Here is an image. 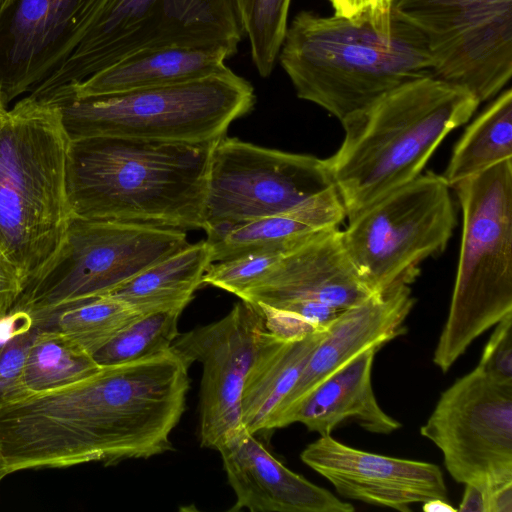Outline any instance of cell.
Wrapping results in <instances>:
<instances>
[{"label":"cell","instance_id":"6da1fadb","mask_svg":"<svg viewBox=\"0 0 512 512\" xmlns=\"http://www.w3.org/2000/svg\"><path fill=\"white\" fill-rule=\"evenodd\" d=\"M189 367L171 349L101 366L67 386L0 409V451L8 474L147 459L171 449L185 410Z\"/></svg>","mask_w":512,"mask_h":512},{"label":"cell","instance_id":"7a4b0ae2","mask_svg":"<svg viewBox=\"0 0 512 512\" xmlns=\"http://www.w3.org/2000/svg\"><path fill=\"white\" fill-rule=\"evenodd\" d=\"M277 61L298 98L340 122L398 86L433 75L426 37L393 9L353 18L301 11L287 26Z\"/></svg>","mask_w":512,"mask_h":512},{"label":"cell","instance_id":"3957f363","mask_svg":"<svg viewBox=\"0 0 512 512\" xmlns=\"http://www.w3.org/2000/svg\"><path fill=\"white\" fill-rule=\"evenodd\" d=\"M215 142L70 139L66 188L72 217L203 229Z\"/></svg>","mask_w":512,"mask_h":512},{"label":"cell","instance_id":"277c9868","mask_svg":"<svg viewBox=\"0 0 512 512\" xmlns=\"http://www.w3.org/2000/svg\"><path fill=\"white\" fill-rule=\"evenodd\" d=\"M479 104L467 90L428 75L342 121L343 141L325 162L346 218L419 176L443 139Z\"/></svg>","mask_w":512,"mask_h":512},{"label":"cell","instance_id":"5b68a950","mask_svg":"<svg viewBox=\"0 0 512 512\" xmlns=\"http://www.w3.org/2000/svg\"><path fill=\"white\" fill-rule=\"evenodd\" d=\"M70 138L58 108L30 95L0 121V248L25 286L53 260L72 215L66 188Z\"/></svg>","mask_w":512,"mask_h":512},{"label":"cell","instance_id":"8992f818","mask_svg":"<svg viewBox=\"0 0 512 512\" xmlns=\"http://www.w3.org/2000/svg\"><path fill=\"white\" fill-rule=\"evenodd\" d=\"M452 188L462 232L449 313L432 358L443 373L478 336L512 313V159Z\"/></svg>","mask_w":512,"mask_h":512},{"label":"cell","instance_id":"52a82bcc","mask_svg":"<svg viewBox=\"0 0 512 512\" xmlns=\"http://www.w3.org/2000/svg\"><path fill=\"white\" fill-rule=\"evenodd\" d=\"M41 100L58 108L70 139L203 142L224 136L233 121L253 109L256 95L253 85L228 67L174 85Z\"/></svg>","mask_w":512,"mask_h":512},{"label":"cell","instance_id":"ba28073f","mask_svg":"<svg viewBox=\"0 0 512 512\" xmlns=\"http://www.w3.org/2000/svg\"><path fill=\"white\" fill-rule=\"evenodd\" d=\"M188 244L178 228L72 217L58 253L26 284L12 312L43 327L67 306L109 294Z\"/></svg>","mask_w":512,"mask_h":512},{"label":"cell","instance_id":"9c48e42d","mask_svg":"<svg viewBox=\"0 0 512 512\" xmlns=\"http://www.w3.org/2000/svg\"><path fill=\"white\" fill-rule=\"evenodd\" d=\"M236 0H113L64 64L31 94L80 82L137 51L181 45H238Z\"/></svg>","mask_w":512,"mask_h":512},{"label":"cell","instance_id":"30bf717a","mask_svg":"<svg viewBox=\"0 0 512 512\" xmlns=\"http://www.w3.org/2000/svg\"><path fill=\"white\" fill-rule=\"evenodd\" d=\"M456 225L451 187L421 173L348 219L344 247L371 292L412 283L420 264L443 252Z\"/></svg>","mask_w":512,"mask_h":512},{"label":"cell","instance_id":"8fae6325","mask_svg":"<svg viewBox=\"0 0 512 512\" xmlns=\"http://www.w3.org/2000/svg\"><path fill=\"white\" fill-rule=\"evenodd\" d=\"M336 196L325 159L224 135L211 154L203 230L292 213Z\"/></svg>","mask_w":512,"mask_h":512},{"label":"cell","instance_id":"7c38bea8","mask_svg":"<svg viewBox=\"0 0 512 512\" xmlns=\"http://www.w3.org/2000/svg\"><path fill=\"white\" fill-rule=\"evenodd\" d=\"M458 483L486 491L512 481V383L477 366L442 394L420 428Z\"/></svg>","mask_w":512,"mask_h":512},{"label":"cell","instance_id":"4fadbf2b","mask_svg":"<svg viewBox=\"0 0 512 512\" xmlns=\"http://www.w3.org/2000/svg\"><path fill=\"white\" fill-rule=\"evenodd\" d=\"M267 330L263 316L241 300L213 323L179 334L172 350L190 367L202 364L199 441L217 447L243 426L241 396L262 336Z\"/></svg>","mask_w":512,"mask_h":512},{"label":"cell","instance_id":"5bb4252c","mask_svg":"<svg viewBox=\"0 0 512 512\" xmlns=\"http://www.w3.org/2000/svg\"><path fill=\"white\" fill-rule=\"evenodd\" d=\"M113 0H13L0 16V99L30 94L70 57Z\"/></svg>","mask_w":512,"mask_h":512},{"label":"cell","instance_id":"9a60e30c","mask_svg":"<svg viewBox=\"0 0 512 512\" xmlns=\"http://www.w3.org/2000/svg\"><path fill=\"white\" fill-rule=\"evenodd\" d=\"M300 458L348 499L399 511L431 499L448 500L443 473L433 463L366 452L331 435L310 443Z\"/></svg>","mask_w":512,"mask_h":512},{"label":"cell","instance_id":"2e32d148","mask_svg":"<svg viewBox=\"0 0 512 512\" xmlns=\"http://www.w3.org/2000/svg\"><path fill=\"white\" fill-rule=\"evenodd\" d=\"M424 36L433 75L480 103L495 97L512 76V0L473 8Z\"/></svg>","mask_w":512,"mask_h":512},{"label":"cell","instance_id":"e0dca14e","mask_svg":"<svg viewBox=\"0 0 512 512\" xmlns=\"http://www.w3.org/2000/svg\"><path fill=\"white\" fill-rule=\"evenodd\" d=\"M372 293L336 227L318 232L285 253L268 273L237 297L271 308L319 303L342 311Z\"/></svg>","mask_w":512,"mask_h":512},{"label":"cell","instance_id":"ac0fdd59","mask_svg":"<svg viewBox=\"0 0 512 512\" xmlns=\"http://www.w3.org/2000/svg\"><path fill=\"white\" fill-rule=\"evenodd\" d=\"M236 501L229 511L352 512L353 505L291 471L244 426L217 447Z\"/></svg>","mask_w":512,"mask_h":512},{"label":"cell","instance_id":"d6986e66","mask_svg":"<svg viewBox=\"0 0 512 512\" xmlns=\"http://www.w3.org/2000/svg\"><path fill=\"white\" fill-rule=\"evenodd\" d=\"M414 303L409 284L398 283L340 311L277 408L270 429H275L276 421L286 411L336 370L363 351L380 348L400 335Z\"/></svg>","mask_w":512,"mask_h":512},{"label":"cell","instance_id":"ffe728a7","mask_svg":"<svg viewBox=\"0 0 512 512\" xmlns=\"http://www.w3.org/2000/svg\"><path fill=\"white\" fill-rule=\"evenodd\" d=\"M238 45L206 47L168 45L137 51L86 79L63 85L42 98L89 96L168 86L199 80L225 71Z\"/></svg>","mask_w":512,"mask_h":512},{"label":"cell","instance_id":"44dd1931","mask_svg":"<svg viewBox=\"0 0 512 512\" xmlns=\"http://www.w3.org/2000/svg\"><path fill=\"white\" fill-rule=\"evenodd\" d=\"M379 348H369L315 386L275 423L276 428L303 424L320 436L353 419L363 429L389 434L401 427L379 405L372 387V365Z\"/></svg>","mask_w":512,"mask_h":512},{"label":"cell","instance_id":"7402d4cb","mask_svg":"<svg viewBox=\"0 0 512 512\" xmlns=\"http://www.w3.org/2000/svg\"><path fill=\"white\" fill-rule=\"evenodd\" d=\"M327 330L290 339L265 331L241 396L242 424L250 433L271 430L277 408L295 385Z\"/></svg>","mask_w":512,"mask_h":512},{"label":"cell","instance_id":"603a6c76","mask_svg":"<svg viewBox=\"0 0 512 512\" xmlns=\"http://www.w3.org/2000/svg\"><path fill=\"white\" fill-rule=\"evenodd\" d=\"M346 218L339 196L298 211L223 224L207 229L212 262L248 254L288 252L318 232L339 227Z\"/></svg>","mask_w":512,"mask_h":512},{"label":"cell","instance_id":"cb8c5ba5","mask_svg":"<svg viewBox=\"0 0 512 512\" xmlns=\"http://www.w3.org/2000/svg\"><path fill=\"white\" fill-rule=\"evenodd\" d=\"M212 262L206 240L183 249L150 266L109 293L141 314L185 308L203 285L204 273Z\"/></svg>","mask_w":512,"mask_h":512},{"label":"cell","instance_id":"d4e9b609","mask_svg":"<svg viewBox=\"0 0 512 512\" xmlns=\"http://www.w3.org/2000/svg\"><path fill=\"white\" fill-rule=\"evenodd\" d=\"M507 159H512L511 89L501 92L466 128L442 176L452 188Z\"/></svg>","mask_w":512,"mask_h":512},{"label":"cell","instance_id":"484cf974","mask_svg":"<svg viewBox=\"0 0 512 512\" xmlns=\"http://www.w3.org/2000/svg\"><path fill=\"white\" fill-rule=\"evenodd\" d=\"M101 368L93 356L52 327H37L24 367V383L30 394L58 389Z\"/></svg>","mask_w":512,"mask_h":512},{"label":"cell","instance_id":"4316f807","mask_svg":"<svg viewBox=\"0 0 512 512\" xmlns=\"http://www.w3.org/2000/svg\"><path fill=\"white\" fill-rule=\"evenodd\" d=\"M141 313L106 294L75 302L58 312L44 327H52L93 355Z\"/></svg>","mask_w":512,"mask_h":512},{"label":"cell","instance_id":"83f0119b","mask_svg":"<svg viewBox=\"0 0 512 512\" xmlns=\"http://www.w3.org/2000/svg\"><path fill=\"white\" fill-rule=\"evenodd\" d=\"M183 308L140 315L92 356L99 366H111L168 351L177 336Z\"/></svg>","mask_w":512,"mask_h":512},{"label":"cell","instance_id":"f1b7e54d","mask_svg":"<svg viewBox=\"0 0 512 512\" xmlns=\"http://www.w3.org/2000/svg\"><path fill=\"white\" fill-rule=\"evenodd\" d=\"M291 0H243L245 37L258 74L271 75L288 26Z\"/></svg>","mask_w":512,"mask_h":512},{"label":"cell","instance_id":"f546056e","mask_svg":"<svg viewBox=\"0 0 512 512\" xmlns=\"http://www.w3.org/2000/svg\"><path fill=\"white\" fill-rule=\"evenodd\" d=\"M36 330L31 318L23 313L0 349V409L31 395L24 383V367Z\"/></svg>","mask_w":512,"mask_h":512},{"label":"cell","instance_id":"4dcf8cb0","mask_svg":"<svg viewBox=\"0 0 512 512\" xmlns=\"http://www.w3.org/2000/svg\"><path fill=\"white\" fill-rule=\"evenodd\" d=\"M287 252L267 251L211 263L202 283L238 296L261 279Z\"/></svg>","mask_w":512,"mask_h":512},{"label":"cell","instance_id":"1f68e13d","mask_svg":"<svg viewBox=\"0 0 512 512\" xmlns=\"http://www.w3.org/2000/svg\"><path fill=\"white\" fill-rule=\"evenodd\" d=\"M498 0H394L393 12L423 34L435 31L457 16Z\"/></svg>","mask_w":512,"mask_h":512},{"label":"cell","instance_id":"d6a6232c","mask_svg":"<svg viewBox=\"0 0 512 512\" xmlns=\"http://www.w3.org/2000/svg\"><path fill=\"white\" fill-rule=\"evenodd\" d=\"M478 367L496 382L512 383V313L496 324Z\"/></svg>","mask_w":512,"mask_h":512},{"label":"cell","instance_id":"836d02e7","mask_svg":"<svg viewBox=\"0 0 512 512\" xmlns=\"http://www.w3.org/2000/svg\"><path fill=\"white\" fill-rule=\"evenodd\" d=\"M24 287L18 268L0 248V321L10 315Z\"/></svg>","mask_w":512,"mask_h":512},{"label":"cell","instance_id":"e575fe53","mask_svg":"<svg viewBox=\"0 0 512 512\" xmlns=\"http://www.w3.org/2000/svg\"><path fill=\"white\" fill-rule=\"evenodd\" d=\"M487 512H512V481L487 491Z\"/></svg>","mask_w":512,"mask_h":512},{"label":"cell","instance_id":"d590c367","mask_svg":"<svg viewBox=\"0 0 512 512\" xmlns=\"http://www.w3.org/2000/svg\"><path fill=\"white\" fill-rule=\"evenodd\" d=\"M335 11L334 14L344 17H357L363 13L378 8V0H329ZM381 10V9H379ZM385 11V10H383Z\"/></svg>","mask_w":512,"mask_h":512},{"label":"cell","instance_id":"8d00e7d4","mask_svg":"<svg viewBox=\"0 0 512 512\" xmlns=\"http://www.w3.org/2000/svg\"><path fill=\"white\" fill-rule=\"evenodd\" d=\"M457 510L461 512H487V491L480 487L466 484Z\"/></svg>","mask_w":512,"mask_h":512},{"label":"cell","instance_id":"74e56055","mask_svg":"<svg viewBox=\"0 0 512 512\" xmlns=\"http://www.w3.org/2000/svg\"><path fill=\"white\" fill-rule=\"evenodd\" d=\"M422 509L426 512H455L457 510L447 500L443 499L428 500L423 503Z\"/></svg>","mask_w":512,"mask_h":512},{"label":"cell","instance_id":"f35d334b","mask_svg":"<svg viewBox=\"0 0 512 512\" xmlns=\"http://www.w3.org/2000/svg\"><path fill=\"white\" fill-rule=\"evenodd\" d=\"M394 0H378V8L385 11H391Z\"/></svg>","mask_w":512,"mask_h":512},{"label":"cell","instance_id":"ab89813d","mask_svg":"<svg viewBox=\"0 0 512 512\" xmlns=\"http://www.w3.org/2000/svg\"><path fill=\"white\" fill-rule=\"evenodd\" d=\"M8 474L7 467L4 461V458L0 451V482L5 478Z\"/></svg>","mask_w":512,"mask_h":512},{"label":"cell","instance_id":"60d3db41","mask_svg":"<svg viewBox=\"0 0 512 512\" xmlns=\"http://www.w3.org/2000/svg\"><path fill=\"white\" fill-rule=\"evenodd\" d=\"M13 0H0V16L11 5Z\"/></svg>","mask_w":512,"mask_h":512},{"label":"cell","instance_id":"b9f144b4","mask_svg":"<svg viewBox=\"0 0 512 512\" xmlns=\"http://www.w3.org/2000/svg\"><path fill=\"white\" fill-rule=\"evenodd\" d=\"M236 4H237L238 10H239V13L242 17L243 0H236Z\"/></svg>","mask_w":512,"mask_h":512},{"label":"cell","instance_id":"7bdbcfd3","mask_svg":"<svg viewBox=\"0 0 512 512\" xmlns=\"http://www.w3.org/2000/svg\"><path fill=\"white\" fill-rule=\"evenodd\" d=\"M6 106L3 104L2 100L0 99V115L4 114L6 112Z\"/></svg>","mask_w":512,"mask_h":512},{"label":"cell","instance_id":"ee69618b","mask_svg":"<svg viewBox=\"0 0 512 512\" xmlns=\"http://www.w3.org/2000/svg\"><path fill=\"white\" fill-rule=\"evenodd\" d=\"M3 115H4V114L0 115V121H1V118H2V116H3Z\"/></svg>","mask_w":512,"mask_h":512}]
</instances>
